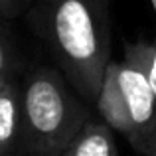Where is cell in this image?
I'll use <instances>...</instances> for the list:
<instances>
[{
	"mask_svg": "<svg viewBox=\"0 0 156 156\" xmlns=\"http://www.w3.org/2000/svg\"><path fill=\"white\" fill-rule=\"evenodd\" d=\"M138 156H156V134L152 136V140L148 142V146H146Z\"/></svg>",
	"mask_w": 156,
	"mask_h": 156,
	"instance_id": "9c48e42d",
	"label": "cell"
},
{
	"mask_svg": "<svg viewBox=\"0 0 156 156\" xmlns=\"http://www.w3.org/2000/svg\"><path fill=\"white\" fill-rule=\"evenodd\" d=\"M150 4H152V8H154V14H156V0H150Z\"/></svg>",
	"mask_w": 156,
	"mask_h": 156,
	"instance_id": "8fae6325",
	"label": "cell"
},
{
	"mask_svg": "<svg viewBox=\"0 0 156 156\" xmlns=\"http://www.w3.org/2000/svg\"><path fill=\"white\" fill-rule=\"evenodd\" d=\"M28 8V0H0V16L4 20H12Z\"/></svg>",
	"mask_w": 156,
	"mask_h": 156,
	"instance_id": "ba28073f",
	"label": "cell"
},
{
	"mask_svg": "<svg viewBox=\"0 0 156 156\" xmlns=\"http://www.w3.org/2000/svg\"><path fill=\"white\" fill-rule=\"evenodd\" d=\"M83 97L57 67H38L24 79L20 156H63L77 130L91 119Z\"/></svg>",
	"mask_w": 156,
	"mask_h": 156,
	"instance_id": "7a4b0ae2",
	"label": "cell"
},
{
	"mask_svg": "<svg viewBox=\"0 0 156 156\" xmlns=\"http://www.w3.org/2000/svg\"><path fill=\"white\" fill-rule=\"evenodd\" d=\"M138 44H140V55H142V63H144V71L148 75V81L156 95V36L152 42L140 40Z\"/></svg>",
	"mask_w": 156,
	"mask_h": 156,
	"instance_id": "52a82bcc",
	"label": "cell"
},
{
	"mask_svg": "<svg viewBox=\"0 0 156 156\" xmlns=\"http://www.w3.org/2000/svg\"><path fill=\"white\" fill-rule=\"evenodd\" d=\"M24 126V81L18 71L0 79V156H20Z\"/></svg>",
	"mask_w": 156,
	"mask_h": 156,
	"instance_id": "277c9868",
	"label": "cell"
},
{
	"mask_svg": "<svg viewBox=\"0 0 156 156\" xmlns=\"http://www.w3.org/2000/svg\"><path fill=\"white\" fill-rule=\"evenodd\" d=\"M4 22L6 20L0 16V79L18 71V53L14 48V40Z\"/></svg>",
	"mask_w": 156,
	"mask_h": 156,
	"instance_id": "8992f818",
	"label": "cell"
},
{
	"mask_svg": "<svg viewBox=\"0 0 156 156\" xmlns=\"http://www.w3.org/2000/svg\"><path fill=\"white\" fill-rule=\"evenodd\" d=\"M32 28L85 103H97L111 61L109 8L99 0H36Z\"/></svg>",
	"mask_w": 156,
	"mask_h": 156,
	"instance_id": "6da1fadb",
	"label": "cell"
},
{
	"mask_svg": "<svg viewBox=\"0 0 156 156\" xmlns=\"http://www.w3.org/2000/svg\"><path fill=\"white\" fill-rule=\"evenodd\" d=\"M99 2H101V4H103V6H107V8H109V6H111V0H99Z\"/></svg>",
	"mask_w": 156,
	"mask_h": 156,
	"instance_id": "30bf717a",
	"label": "cell"
},
{
	"mask_svg": "<svg viewBox=\"0 0 156 156\" xmlns=\"http://www.w3.org/2000/svg\"><path fill=\"white\" fill-rule=\"evenodd\" d=\"M113 126L103 119H89L67 144L63 156H119Z\"/></svg>",
	"mask_w": 156,
	"mask_h": 156,
	"instance_id": "5b68a950",
	"label": "cell"
},
{
	"mask_svg": "<svg viewBox=\"0 0 156 156\" xmlns=\"http://www.w3.org/2000/svg\"><path fill=\"white\" fill-rule=\"evenodd\" d=\"M97 111L138 154L156 134V95L140 55V44L125 46L121 61H109L97 99Z\"/></svg>",
	"mask_w": 156,
	"mask_h": 156,
	"instance_id": "3957f363",
	"label": "cell"
}]
</instances>
